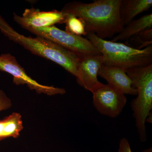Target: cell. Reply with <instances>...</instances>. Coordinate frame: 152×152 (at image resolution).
Returning a JSON list of instances; mask_svg holds the SVG:
<instances>
[{"mask_svg":"<svg viewBox=\"0 0 152 152\" xmlns=\"http://www.w3.org/2000/svg\"><path fill=\"white\" fill-rule=\"evenodd\" d=\"M121 2V0H96L90 3L71 2L61 11L81 19L88 34L92 33L105 39L118 34L124 28L120 17Z\"/></svg>","mask_w":152,"mask_h":152,"instance_id":"obj_1","label":"cell"},{"mask_svg":"<svg viewBox=\"0 0 152 152\" xmlns=\"http://www.w3.org/2000/svg\"><path fill=\"white\" fill-rule=\"evenodd\" d=\"M0 31L10 40L19 44L34 55L52 61L77 77L83 56L77 54L43 37H26L17 32L0 15Z\"/></svg>","mask_w":152,"mask_h":152,"instance_id":"obj_2","label":"cell"},{"mask_svg":"<svg viewBox=\"0 0 152 152\" xmlns=\"http://www.w3.org/2000/svg\"><path fill=\"white\" fill-rule=\"evenodd\" d=\"M89 40L103 58V64L114 66L125 70L152 64V46L142 50L134 48L122 43L113 42L88 33Z\"/></svg>","mask_w":152,"mask_h":152,"instance_id":"obj_3","label":"cell"},{"mask_svg":"<svg viewBox=\"0 0 152 152\" xmlns=\"http://www.w3.org/2000/svg\"><path fill=\"white\" fill-rule=\"evenodd\" d=\"M137 90V97L131 102L133 117L141 141L147 140L146 119L152 113V64L126 70Z\"/></svg>","mask_w":152,"mask_h":152,"instance_id":"obj_4","label":"cell"},{"mask_svg":"<svg viewBox=\"0 0 152 152\" xmlns=\"http://www.w3.org/2000/svg\"><path fill=\"white\" fill-rule=\"evenodd\" d=\"M26 30L37 36L46 38L80 56L102 55L89 40L82 36L69 34L55 26L46 28H28Z\"/></svg>","mask_w":152,"mask_h":152,"instance_id":"obj_5","label":"cell"},{"mask_svg":"<svg viewBox=\"0 0 152 152\" xmlns=\"http://www.w3.org/2000/svg\"><path fill=\"white\" fill-rule=\"evenodd\" d=\"M0 71L5 72L12 76L15 84L27 85L30 89L35 91L38 94L54 96L66 94L64 89L41 84L32 79L19 64L15 57L10 53L0 55Z\"/></svg>","mask_w":152,"mask_h":152,"instance_id":"obj_6","label":"cell"},{"mask_svg":"<svg viewBox=\"0 0 152 152\" xmlns=\"http://www.w3.org/2000/svg\"><path fill=\"white\" fill-rule=\"evenodd\" d=\"M91 93L96 110L110 118L118 116L127 103L126 95L108 84L102 83Z\"/></svg>","mask_w":152,"mask_h":152,"instance_id":"obj_7","label":"cell"},{"mask_svg":"<svg viewBox=\"0 0 152 152\" xmlns=\"http://www.w3.org/2000/svg\"><path fill=\"white\" fill-rule=\"evenodd\" d=\"M67 14L56 10L40 11L31 8L25 10L22 16L13 13V19L17 23L26 30L28 28L49 27L56 24L65 23Z\"/></svg>","mask_w":152,"mask_h":152,"instance_id":"obj_8","label":"cell"},{"mask_svg":"<svg viewBox=\"0 0 152 152\" xmlns=\"http://www.w3.org/2000/svg\"><path fill=\"white\" fill-rule=\"evenodd\" d=\"M103 63L102 55L82 56L76 78L77 83L91 92L99 86L102 83L98 80V73Z\"/></svg>","mask_w":152,"mask_h":152,"instance_id":"obj_9","label":"cell"},{"mask_svg":"<svg viewBox=\"0 0 152 152\" xmlns=\"http://www.w3.org/2000/svg\"><path fill=\"white\" fill-rule=\"evenodd\" d=\"M98 75L124 95H137V89L124 69L103 64L99 70Z\"/></svg>","mask_w":152,"mask_h":152,"instance_id":"obj_10","label":"cell"},{"mask_svg":"<svg viewBox=\"0 0 152 152\" xmlns=\"http://www.w3.org/2000/svg\"><path fill=\"white\" fill-rule=\"evenodd\" d=\"M152 6V0H121L120 15L124 26L139 14L149 10Z\"/></svg>","mask_w":152,"mask_h":152,"instance_id":"obj_11","label":"cell"},{"mask_svg":"<svg viewBox=\"0 0 152 152\" xmlns=\"http://www.w3.org/2000/svg\"><path fill=\"white\" fill-rule=\"evenodd\" d=\"M152 28V14L145 15L133 20L124 27L122 31L113 38V42L127 40L133 36L146 29Z\"/></svg>","mask_w":152,"mask_h":152,"instance_id":"obj_12","label":"cell"},{"mask_svg":"<svg viewBox=\"0 0 152 152\" xmlns=\"http://www.w3.org/2000/svg\"><path fill=\"white\" fill-rule=\"evenodd\" d=\"M23 129L22 116L19 113H13L0 120V141L10 137L17 138Z\"/></svg>","mask_w":152,"mask_h":152,"instance_id":"obj_13","label":"cell"},{"mask_svg":"<svg viewBox=\"0 0 152 152\" xmlns=\"http://www.w3.org/2000/svg\"><path fill=\"white\" fill-rule=\"evenodd\" d=\"M127 40L131 44L132 48L142 50L152 45V28L146 29L133 36Z\"/></svg>","mask_w":152,"mask_h":152,"instance_id":"obj_14","label":"cell"},{"mask_svg":"<svg viewBox=\"0 0 152 152\" xmlns=\"http://www.w3.org/2000/svg\"><path fill=\"white\" fill-rule=\"evenodd\" d=\"M67 14L65 23L66 31L72 34L82 36L88 35L83 22L81 19L72 15Z\"/></svg>","mask_w":152,"mask_h":152,"instance_id":"obj_15","label":"cell"},{"mask_svg":"<svg viewBox=\"0 0 152 152\" xmlns=\"http://www.w3.org/2000/svg\"><path fill=\"white\" fill-rule=\"evenodd\" d=\"M12 106L10 99L3 90H0V112L10 109Z\"/></svg>","mask_w":152,"mask_h":152,"instance_id":"obj_16","label":"cell"},{"mask_svg":"<svg viewBox=\"0 0 152 152\" xmlns=\"http://www.w3.org/2000/svg\"><path fill=\"white\" fill-rule=\"evenodd\" d=\"M118 152H132L127 139L123 138L120 140Z\"/></svg>","mask_w":152,"mask_h":152,"instance_id":"obj_17","label":"cell"},{"mask_svg":"<svg viewBox=\"0 0 152 152\" xmlns=\"http://www.w3.org/2000/svg\"><path fill=\"white\" fill-rule=\"evenodd\" d=\"M152 113H151V114L147 117L146 119V122H148L149 123H151L152 124Z\"/></svg>","mask_w":152,"mask_h":152,"instance_id":"obj_18","label":"cell"},{"mask_svg":"<svg viewBox=\"0 0 152 152\" xmlns=\"http://www.w3.org/2000/svg\"><path fill=\"white\" fill-rule=\"evenodd\" d=\"M142 152H152V148H150L148 149L145 150Z\"/></svg>","mask_w":152,"mask_h":152,"instance_id":"obj_19","label":"cell"}]
</instances>
